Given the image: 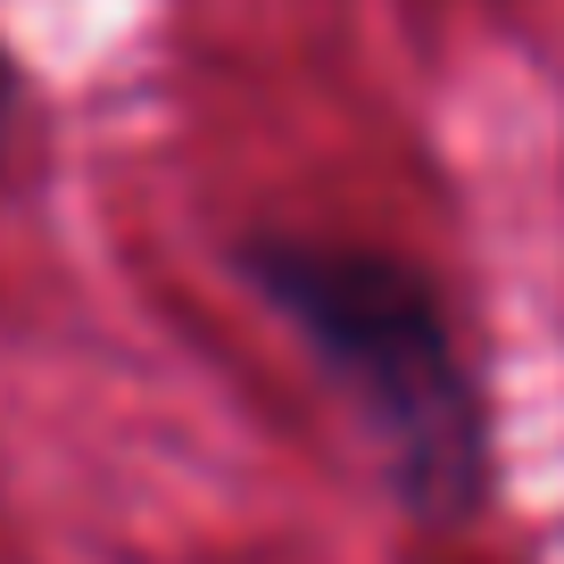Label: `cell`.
Segmentation results:
<instances>
[{"label":"cell","mask_w":564,"mask_h":564,"mask_svg":"<svg viewBox=\"0 0 564 564\" xmlns=\"http://www.w3.org/2000/svg\"><path fill=\"white\" fill-rule=\"evenodd\" d=\"M241 274L307 340L324 382L349 399L399 507L415 523L481 514V498H490V423H481L474 366H465L432 282L415 265L382 258V249L300 241V232L241 241Z\"/></svg>","instance_id":"obj_1"},{"label":"cell","mask_w":564,"mask_h":564,"mask_svg":"<svg viewBox=\"0 0 564 564\" xmlns=\"http://www.w3.org/2000/svg\"><path fill=\"white\" fill-rule=\"evenodd\" d=\"M9 133H18V67L0 58V159H9Z\"/></svg>","instance_id":"obj_2"}]
</instances>
